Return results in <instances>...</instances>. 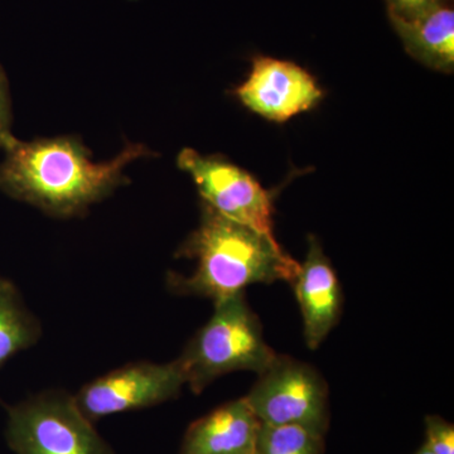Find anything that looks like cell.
<instances>
[{"label": "cell", "mask_w": 454, "mask_h": 454, "mask_svg": "<svg viewBox=\"0 0 454 454\" xmlns=\"http://www.w3.org/2000/svg\"><path fill=\"white\" fill-rule=\"evenodd\" d=\"M3 151L0 190L52 216L82 214L122 181V170L149 154L142 145H128L109 162L95 163L74 138L22 142L13 138Z\"/></svg>", "instance_id": "1"}, {"label": "cell", "mask_w": 454, "mask_h": 454, "mask_svg": "<svg viewBox=\"0 0 454 454\" xmlns=\"http://www.w3.org/2000/svg\"><path fill=\"white\" fill-rule=\"evenodd\" d=\"M177 255L196 260V269L187 277L169 273V291L214 301L244 292L252 284H293L301 267L277 240L221 216L205 203L200 226Z\"/></svg>", "instance_id": "2"}, {"label": "cell", "mask_w": 454, "mask_h": 454, "mask_svg": "<svg viewBox=\"0 0 454 454\" xmlns=\"http://www.w3.org/2000/svg\"><path fill=\"white\" fill-rule=\"evenodd\" d=\"M276 356L277 352L265 342L258 316L240 292L215 301L211 318L176 361L186 385L199 395L226 373L254 372L259 375Z\"/></svg>", "instance_id": "3"}, {"label": "cell", "mask_w": 454, "mask_h": 454, "mask_svg": "<svg viewBox=\"0 0 454 454\" xmlns=\"http://www.w3.org/2000/svg\"><path fill=\"white\" fill-rule=\"evenodd\" d=\"M5 437L16 454H114L64 390L42 391L9 408Z\"/></svg>", "instance_id": "4"}, {"label": "cell", "mask_w": 454, "mask_h": 454, "mask_svg": "<svg viewBox=\"0 0 454 454\" xmlns=\"http://www.w3.org/2000/svg\"><path fill=\"white\" fill-rule=\"evenodd\" d=\"M244 397L260 423L293 424L324 435L327 433L330 426L327 382L309 364L277 354Z\"/></svg>", "instance_id": "5"}, {"label": "cell", "mask_w": 454, "mask_h": 454, "mask_svg": "<svg viewBox=\"0 0 454 454\" xmlns=\"http://www.w3.org/2000/svg\"><path fill=\"white\" fill-rule=\"evenodd\" d=\"M178 167L192 177L203 203L221 216L274 239L273 199L247 170L193 149L181 152Z\"/></svg>", "instance_id": "6"}, {"label": "cell", "mask_w": 454, "mask_h": 454, "mask_svg": "<svg viewBox=\"0 0 454 454\" xmlns=\"http://www.w3.org/2000/svg\"><path fill=\"white\" fill-rule=\"evenodd\" d=\"M186 385L177 361L131 363L95 379L74 394L82 414L97 422L110 415L139 411L176 399Z\"/></svg>", "instance_id": "7"}, {"label": "cell", "mask_w": 454, "mask_h": 454, "mask_svg": "<svg viewBox=\"0 0 454 454\" xmlns=\"http://www.w3.org/2000/svg\"><path fill=\"white\" fill-rule=\"evenodd\" d=\"M236 95L253 113L267 121L284 122L315 107L324 91L315 77L294 62L258 56Z\"/></svg>", "instance_id": "8"}, {"label": "cell", "mask_w": 454, "mask_h": 454, "mask_svg": "<svg viewBox=\"0 0 454 454\" xmlns=\"http://www.w3.org/2000/svg\"><path fill=\"white\" fill-rule=\"evenodd\" d=\"M293 286L303 316L304 339L310 349H317L339 324L342 291L336 271L315 236H309L306 260Z\"/></svg>", "instance_id": "9"}, {"label": "cell", "mask_w": 454, "mask_h": 454, "mask_svg": "<svg viewBox=\"0 0 454 454\" xmlns=\"http://www.w3.org/2000/svg\"><path fill=\"white\" fill-rule=\"evenodd\" d=\"M260 424L245 397L226 403L188 427L179 454H253Z\"/></svg>", "instance_id": "10"}, {"label": "cell", "mask_w": 454, "mask_h": 454, "mask_svg": "<svg viewBox=\"0 0 454 454\" xmlns=\"http://www.w3.org/2000/svg\"><path fill=\"white\" fill-rule=\"evenodd\" d=\"M406 52L433 70L452 73L454 68V11L439 4L411 18L387 11Z\"/></svg>", "instance_id": "11"}, {"label": "cell", "mask_w": 454, "mask_h": 454, "mask_svg": "<svg viewBox=\"0 0 454 454\" xmlns=\"http://www.w3.org/2000/svg\"><path fill=\"white\" fill-rule=\"evenodd\" d=\"M42 336L37 317L25 303L16 284L0 274V367Z\"/></svg>", "instance_id": "12"}, {"label": "cell", "mask_w": 454, "mask_h": 454, "mask_svg": "<svg viewBox=\"0 0 454 454\" xmlns=\"http://www.w3.org/2000/svg\"><path fill=\"white\" fill-rule=\"evenodd\" d=\"M325 435L306 427L260 424L253 454H324Z\"/></svg>", "instance_id": "13"}, {"label": "cell", "mask_w": 454, "mask_h": 454, "mask_svg": "<svg viewBox=\"0 0 454 454\" xmlns=\"http://www.w3.org/2000/svg\"><path fill=\"white\" fill-rule=\"evenodd\" d=\"M426 443L434 454H454V427L438 415L426 418Z\"/></svg>", "instance_id": "14"}, {"label": "cell", "mask_w": 454, "mask_h": 454, "mask_svg": "<svg viewBox=\"0 0 454 454\" xmlns=\"http://www.w3.org/2000/svg\"><path fill=\"white\" fill-rule=\"evenodd\" d=\"M11 125L12 107L8 79L0 66V149H4L8 143L14 138L11 131Z\"/></svg>", "instance_id": "15"}, {"label": "cell", "mask_w": 454, "mask_h": 454, "mask_svg": "<svg viewBox=\"0 0 454 454\" xmlns=\"http://www.w3.org/2000/svg\"><path fill=\"white\" fill-rule=\"evenodd\" d=\"M387 11L397 16L411 18L423 13L427 9L434 7L442 0H387Z\"/></svg>", "instance_id": "16"}, {"label": "cell", "mask_w": 454, "mask_h": 454, "mask_svg": "<svg viewBox=\"0 0 454 454\" xmlns=\"http://www.w3.org/2000/svg\"><path fill=\"white\" fill-rule=\"evenodd\" d=\"M415 454H434V453L430 452V450H428V448H427V447H424V446H423V447H422V448H420V450H418V452H417V453H415Z\"/></svg>", "instance_id": "17"}]
</instances>
